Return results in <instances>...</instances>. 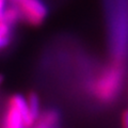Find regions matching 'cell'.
<instances>
[{
	"mask_svg": "<svg viewBox=\"0 0 128 128\" xmlns=\"http://www.w3.org/2000/svg\"><path fill=\"white\" fill-rule=\"evenodd\" d=\"M3 80H4V77H3V75L0 74V86H1V84L3 83Z\"/></svg>",
	"mask_w": 128,
	"mask_h": 128,
	"instance_id": "8",
	"label": "cell"
},
{
	"mask_svg": "<svg viewBox=\"0 0 128 128\" xmlns=\"http://www.w3.org/2000/svg\"><path fill=\"white\" fill-rule=\"evenodd\" d=\"M122 127L128 128V110H125L122 114Z\"/></svg>",
	"mask_w": 128,
	"mask_h": 128,
	"instance_id": "7",
	"label": "cell"
},
{
	"mask_svg": "<svg viewBox=\"0 0 128 128\" xmlns=\"http://www.w3.org/2000/svg\"><path fill=\"white\" fill-rule=\"evenodd\" d=\"M29 113L34 121H36L40 114V98L35 93H31L26 98Z\"/></svg>",
	"mask_w": 128,
	"mask_h": 128,
	"instance_id": "4",
	"label": "cell"
},
{
	"mask_svg": "<svg viewBox=\"0 0 128 128\" xmlns=\"http://www.w3.org/2000/svg\"><path fill=\"white\" fill-rule=\"evenodd\" d=\"M19 15L32 26H38L45 20L48 10L42 0H11Z\"/></svg>",
	"mask_w": 128,
	"mask_h": 128,
	"instance_id": "3",
	"label": "cell"
},
{
	"mask_svg": "<svg viewBox=\"0 0 128 128\" xmlns=\"http://www.w3.org/2000/svg\"><path fill=\"white\" fill-rule=\"evenodd\" d=\"M123 81V72L118 65L108 67L96 79L93 84V92L96 98L102 102H110L116 97L121 90Z\"/></svg>",
	"mask_w": 128,
	"mask_h": 128,
	"instance_id": "1",
	"label": "cell"
},
{
	"mask_svg": "<svg viewBox=\"0 0 128 128\" xmlns=\"http://www.w3.org/2000/svg\"><path fill=\"white\" fill-rule=\"evenodd\" d=\"M11 35V26L6 22H0V49L9 45Z\"/></svg>",
	"mask_w": 128,
	"mask_h": 128,
	"instance_id": "5",
	"label": "cell"
},
{
	"mask_svg": "<svg viewBox=\"0 0 128 128\" xmlns=\"http://www.w3.org/2000/svg\"><path fill=\"white\" fill-rule=\"evenodd\" d=\"M34 122L28 110L27 99L20 94L12 96L8 104L2 128H30Z\"/></svg>",
	"mask_w": 128,
	"mask_h": 128,
	"instance_id": "2",
	"label": "cell"
},
{
	"mask_svg": "<svg viewBox=\"0 0 128 128\" xmlns=\"http://www.w3.org/2000/svg\"><path fill=\"white\" fill-rule=\"evenodd\" d=\"M19 12L16 8L13 6L9 8V9L4 10V13H3V22L8 24L9 26H13L14 24L17 22V19L19 18Z\"/></svg>",
	"mask_w": 128,
	"mask_h": 128,
	"instance_id": "6",
	"label": "cell"
}]
</instances>
